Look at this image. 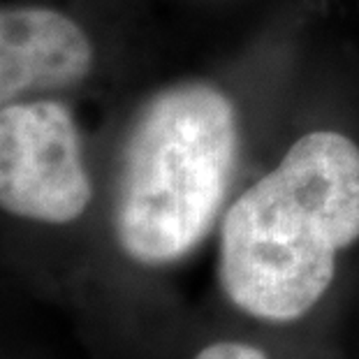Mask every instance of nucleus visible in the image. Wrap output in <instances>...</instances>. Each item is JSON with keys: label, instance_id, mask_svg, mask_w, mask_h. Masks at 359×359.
I'll list each match as a JSON object with an SVG mask.
<instances>
[{"label": "nucleus", "instance_id": "nucleus-1", "mask_svg": "<svg viewBox=\"0 0 359 359\" xmlns=\"http://www.w3.org/2000/svg\"><path fill=\"white\" fill-rule=\"evenodd\" d=\"M359 239V147L334 130L292 144L223 220L220 285L266 323H292L323 299L336 255Z\"/></svg>", "mask_w": 359, "mask_h": 359}, {"label": "nucleus", "instance_id": "nucleus-2", "mask_svg": "<svg viewBox=\"0 0 359 359\" xmlns=\"http://www.w3.org/2000/svg\"><path fill=\"white\" fill-rule=\"evenodd\" d=\"M236 156V111L223 90L188 81L156 93L128 130L114 232L140 264L179 262L211 232Z\"/></svg>", "mask_w": 359, "mask_h": 359}, {"label": "nucleus", "instance_id": "nucleus-3", "mask_svg": "<svg viewBox=\"0 0 359 359\" xmlns=\"http://www.w3.org/2000/svg\"><path fill=\"white\" fill-rule=\"evenodd\" d=\"M93 197L70 107L35 97L0 109V209L49 225L77 220Z\"/></svg>", "mask_w": 359, "mask_h": 359}, {"label": "nucleus", "instance_id": "nucleus-4", "mask_svg": "<svg viewBox=\"0 0 359 359\" xmlns=\"http://www.w3.org/2000/svg\"><path fill=\"white\" fill-rule=\"evenodd\" d=\"M93 44L79 24L49 7H0V109L79 83Z\"/></svg>", "mask_w": 359, "mask_h": 359}, {"label": "nucleus", "instance_id": "nucleus-5", "mask_svg": "<svg viewBox=\"0 0 359 359\" xmlns=\"http://www.w3.org/2000/svg\"><path fill=\"white\" fill-rule=\"evenodd\" d=\"M195 359H266V355L253 346H246V343L220 341L204 348Z\"/></svg>", "mask_w": 359, "mask_h": 359}]
</instances>
